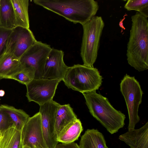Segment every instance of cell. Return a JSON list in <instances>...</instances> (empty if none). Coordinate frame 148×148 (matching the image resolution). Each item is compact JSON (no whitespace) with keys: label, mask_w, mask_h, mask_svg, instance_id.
<instances>
[{"label":"cell","mask_w":148,"mask_h":148,"mask_svg":"<svg viewBox=\"0 0 148 148\" xmlns=\"http://www.w3.org/2000/svg\"><path fill=\"white\" fill-rule=\"evenodd\" d=\"M5 92L3 90H0V96L2 97L5 95Z\"/></svg>","instance_id":"27"},{"label":"cell","mask_w":148,"mask_h":148,"mask_svg":"<svg viewBox=\"0 0 148 148\" xmlns=\"http://www.w3.org/2000/svg\"><path fill=\"white\" fill-rule=\"evenodd\" d=\"M106 148H108L107 147V146L106 145Z\"/></svg>","instance_id":"30"},{"label":"cell","mask_w":148,"mask_h":148,"mask_svg":"<svg viewBox=\"0 0 148 148\" xmlns=\"http://www.w3.org/2000/svg\"><path fill=\"white\" fill-rule=\"evenodd\" d=\"M52 48L50 45L37 41L20 58L21 63L24 66L35 69L34 79L42 78L46 60Z\"/></svg>","instance_id":"9"},{"label":"cell","mask_w":148,"mask_h":148,"mask_svg":"<svg viewBox=\"0 0 148 148\" xmlns=\"http://www.w3.org/2000/svg\"><path fill=\"white\" fill-rule=\"evenodd\" d=\"M60 81L58 79H34L26 85V96L28 101H34L40 106L53 100Z\"/></svg>","instance_id":"7"},{"label":"cell","mask_w":148,"mask_h":148,"mask_svg":"<svg viewBox=\"0 0 148 148\" xmlns=\"http://www.w3.org/2000/svg\"><path fill=\"white\" fill-rule=\"evenodd\" d=\"M102 79L97 68L76 64L69 67L62 81L68 88L82 94L98 90Z\"/></svg>","instance_id":"4"},{"label":"cell","mask_w":148,"mask_h":148,"mask_svg":"<svg viewBox=\"0 0 148 148\" xmlns=\"http://www.w3.org/2000/svg\"><path fill=\"white\" fill-rule=\"evenodd\" d=\"M14 125L9 115L0 109V132Z\"/></svg>","instance_id":"25"},{"label":"cell","mask_w":148,"mask_h":148,"mask_svg":"<svg viewBox=\"0 0 148 148\" xmlns=\"http://www.w3.org/2000/svg\"><path fill=\"white\" fill-rule=\"evenodd\" d=\"M83 130L82 123L77 119L61 131L57 136V141L63 143L74 142L78 139Z\"/></svg>","instance_id":"19"},{"label":"cell","mask_w":148,"mask_h":148,"mask_svg":"<svg viewBox=\"0 0 148 148\" xmlns=\"http://www.w3.org/2000/svg\"><path fill=\"white\" fill-rule=\"evenodd\" d=\"M35 73L36 70L33 67L24 66L20 71L12 76L10 79L17 81L26 85L35 78Z\"/></svg>","instance_id":"22"},{"label":"cell","mask_w":148,"mask_h":148,"mask_svg":"<svg viewBox=\"0 0 148 148\" xmlns=\"http://www.w3.org/2000/svg\"><path fill=\"white\" fill-rule=\"evenodd\" d=\"M64 52L52 48L47 58L42 78L62 81L69 66L64 61Z\"/></svg>","instance_id":"12"},{"label":"cell","mask_w":148,"mask_h":148,"mask_svg":"<svg viewBox=\"0 0 148 148\" xmlns=\"http://www.w3.org/2000/svg\"><path fill=\"white\" fill-rule=\"evenodd\" d=\"M35 148H43L39 147H36Z\"/></svg>","instance_id":"29"},{"label":"cell","mask_w":148,"mask_h":148,"mask_svg":"<svg viewBox=\"0 0 148 148\" xmlns=\"http://www.w3.org/2000/svg\"><path fill=\"white\" fill-rule=\"evenodd\" d=\"M1 79H0V80Z\"/></svg>","instance_id":"31"},{"label":"cell","mask_w":148,"mask_h":148,"mask_svg":"<svg viewBox=\"0 0 148 148\" xmlns=\"http://www.w3.org/2000/svg\"><path fill=\"white\" fill-rule=\"evenodd\" d=\"M0 27L11 29L16 27L14 12L11 0H0Z\"/></svg>","instance_id":"20"},{"label":"cell","mask_w":148,"mask_h":148,"mask_svg":"<svg viewBox=\"0 0 148 148\" xmlns=\"http://www.w3.org/2000/svg\"><path fill=\"white\" fill-rule=\"evenodd\" d=\"M12 29L0 27V58L5 52L7 41Z\"/></svg>","instance_id":"24"},{"label":"cell","mask_w":148,"mask_h":148,"mask_svg":"<svg viewBox=\"0 0 148 148\" xmlns=\"http://www.w3.org/2000/svg\"><path fill=\"white\" fill-rule=\"evenodd\" d=\"M106 141L103 134L97 129H87L82 136L80 148H106Z\"/></svg>","instance_id":"17"},{"label":"cell","mask_w":148,"mask_h":148,"mask_svg":"<svg viewBox=\"0 0 148 148\" xmlns=\"http://www.w3.org/2000/svg\"><path fill=\"white\" fill-rule=\"evenodd\" d=\"M37 40L29 29L16 27L7 40L5 53L12 54L20 58Z\"/></svg>","instance_id":"10"},{"label":"cell","mask_w":148,"mask_h":148,"mask_svg":"<svg viewBox=\"0 0 148 148\" xmlns=\"http://www.w3.org/2000/svg\"><path fill=\"white\" fill-rule=\"evenodd\" d=\"M82 94L91 115L110 134L116 133L123 127L125 115L115 109L106 97L96 91Z\"/></svg>","instance_id":"3"},{"label":"cell","mask_w":148,"mask_h":148,"mask_svg":"<svg viewBox=\"0 0 148 148\" xmlns=\"http://www.w3.org/2000/svg\"><path fill=\"white\" fill-rule=\"evenodd\" d=\"M23 146L29 148H47L42 131L41 116L38 112L29 117L22 131Z\"/></svg>","instance_id":"11"},{"label":"cell","mask_w":148,"mask_h":148,"mask_svg":"<svg viewBox=\"0 0 148 148\" xmlns=\"http://www.w3.org/2000/svg\"><path fill=\"white\" fill-rule=\"evenodd\" d=\"M137 12L131 16L132 24L127 44L128 63L139 71L148 69V20Z\"/></svg>","instance_id":"1"},{"label":"cell","mask_w":148,"mask_h":148,"mask_svg":"<svg viewBox=\"0 0 148 148\" xmlns=\"http://www.w3.org/2000/svg\"><path fill=\"white\" fill-rule=\"evenodd\" d=\"M82 26L83 32L80 55L84 65L93 67L97 58L104 23L101 16H94Z\"/></svg>","instance_id":"5"},{"label":"cell","mask_w":148,"mask_h":148,"mask_svg":"<svg viewBox=\"0 0 148 148\" xmlns=\"http://www.w3.org/2000/svg\"><path fill=\"white\" fill-rule=\"evenodd\" d=\"M35 4L82 25L97 13L99 8L94 0H34Z\"/></svg>","instance_id":"2"},{"label":"cell","mask_w":148,"mask_h":148,"mask_svg":"<svg viewBox=\"0 0 148 148\" xmlns=\"http://www.w3.org/2000/svg\"><path fill=\"white\" fill-rule=\"evenodd\" d=\"M23 67L19 58L12 54L4 53L0 58V79H10Z\"/></svg>","instance_id":"14"},{"label":"cell","mask_w":148,"mask_h":148,"mask_svg":"<svg viewBox=\"0 0 148 148\" xmlns=\"http://www.w3.org/2000/svg\"><path fill=\"white\" fill-rule=\"evenodd\" d=\"M77 119L69 104L60 105L56 117L55 128L57 136L65 127Z\"/></svg>","instance_id":"16"},{"label":"cell","mask_w":148,"mask_h":148,"mask_svg":"<svg viewBox=\"0 0 148 148\" xmlns=\"http://www.w3.org/2000/svg\"><path fill=\"white\" fill-rule=\"evenodd\" d=\"M119 139L131 148H148V122L138 129L128 130Z\"/></svg>","instance_id":"13"},{"label":"cell","mask_w":148,"mask_h":148,"mask_svg":"<svg viewBox=\"0 0 148 148\" xmlns=\"http://www.w3.org/2000/svg\"><path fill=\"white\" fill-rule=\"evenodd\" d=\"M22 148H29L27 147H25V146H23Z\"/></svg>","instance_id":"28"},{"label":"cell","mask_w":148,"mask_h":148,"mask_svg":"<svg viewBox=\"0 0 148 148\" xmlns=\"http://www.w3.org/2000/svg\"><path fill=\"white\" fill-rule=\"evenodd\" d=\"M53 100L40 106L43 134L47 148H54L58 142L57 140L55 124L57 111L60 106Z\"/></svg>","instance_id":"8"},{"label":"cell","mask_w":148,"mask_h":148,"mask_svg":"<svg viewBox=\"0 0 148 148\" xmlns=\"http://www.w3.org/2000/svg\"><path fill=\"white\" fill-rule=\"evenodd\" d=\"M121 92L123 96L128 110L129 123L128 130L134 129L140 120L138 110L141 103L143 92L139 82L134 76L126 74L120 84Z\"/></svg>","instance_id":"6"},{"label":"cell","mask_w":148,"mask_h":148,"mask_svg":"<svg viewBox=\"0 0 148 148\" xmlns=\"http://www.w3.org/2000/svg\"><path fill=\"white\" fill-rule=\"evenodd\" d=\"M14 10L15 27L29 29L28 0H11Z\"/></svg>","instance_id":"18"},{"label":"cell","mask_w":148,"mask_h":148,"mask_svg":"<svg viewBox=\"0 0 148 148\" xmlns=\"http://www.w3.org/2000/svg\"><path fill=\"white\" fill-rule=\"evenodd\" d=\"M22 131L13 125L0 132V148H22Z\"/></svg>","instance_id":"15"},{"label":"cell","mask_w":148,"mask_h":148,"mask_svg":"<svg viewBox=\"0 0 148 148\" xmlns=\"http://www.w3.org/2000/svg\"><path fill=\"white\" fill-rule=\"evenodd\" d=\"M0 109L8 114L13 125L17 129L22 131L29 117L27 114L22 110L16 109L13 106L8 105H1Z\"/></svg>","instance_id":"21"},{"label":"cell","mask_w":148,"mask_h":148,"mask_svg":"<svg viewBox=\"0 0 148 148\" xmlns=\"http://www.w3.org/2000/svg\"><path fill=\"white\" fill-rule=\"evenodd\" d=\"M124 7L128 11L134 10L145 17H148V0H128Z\"/></svg>","instance_id":"23"},{"label":"cell","mask_w":148,"mask_h":148,"mask_svg":"<svg viewBox=\"0 0 148 148\" xmlns=\"http://www.w3.org/2000/svg\"><path fill=\"white\" fill-rule=\"evenodd\" d=\"M54 148H80L79 145L74 142L69 143L58 144Z\"/></svg>","instance_id":"26"}]
</instances>
